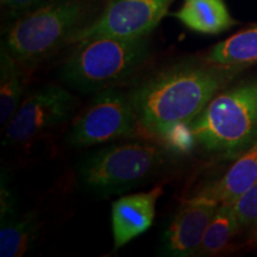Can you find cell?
I'll list each match as a JSON object with an SVG mask.
<instances>
[{
	"instance_id": "obj_1",
	"label": "cell",
	"mask_w": 257,
	"mask_h": 257,
	"mask_svg": "<svg viewBox=\"0 0 257 257\" xmlns=\"http://www.w3.org/2000/svg\"><path fill=\"white\" fill-rule=\"evenodd\" d=\"M238 69L186 59L148 75L127 95L141 126L168 141L189 126Z\"/></svg>"
},
{
	"instance_id": "obj_2",
	"label": "cell",
	"mask_w": 257,
	"mask_h": 257,
	"mask_svg": "<svg viewBox=\"0 0 257 257\" xmlns=\"http://www.w3.org/2000/svg\"><path fill=\"white\" fill-rule=\"evenodd\" d=\"M60 76L82 93L114 87L134 75L150 55L148 36L96 37L78 42Z\"/></svg>"
},
{
	"instance_id": "obj_3",
	"label": "cell",
	"mask_w": 257,
	"mask_h": 257,
	"mask_svg": "<svg viewBox=\"0 0 257 257\" xmlns=\"http://www.w3.org/2000/svg\"><path fill=\"white\" fill-rule=\"evenodd\" d=\"M189 131L204 152L224 157L243 154L257 140V81L217 94Z\"/></svg>"
},
{
	"instance_id": "obj_4",
	"label": "cell",
	"mask_w": 257,
	"mask_h": 257,
	"mask_svg": "<svg viewBox=\"0 0 257 257\" xmlns=\"http://www.w3.org/2000/svg\"><path fill=\"white\" fill-rule=\"evenodd\" d=\"M168 157L167 149L153 143L115 144L86 156L78 175L86 188L100 197L121 194L156 176Z\"/></svg>"
},
{
	"instance_id": "obj_5",
	"label": "cell",
	"mask_w": 257,
	"mask_h": 257,
	"mask_svg": "<svg viewBox=\"0 0 257 257\" xmlns=\"http://www.w3.org/2000/svg\"><path fill=\"white\" fill-rule=\"evenodd\" d=\"M86 15L82 0H51L22 16L6 34V47L22 66L34 67L53 55L80 30Z\"/></svg>"
},
{
	"instance_id": "obj_6",
	"label": "cell",
	"mask_w": 257,
	"mask_h": 257,
	"mask_svg": "<svg viewBox=\"0 0 257 257\" xmlns=\"http://www.w3.org/2000/svg\"><path fill=\"white\" fill-rule=\"evenodd\" d=\"M137 125L140 121L127 93L110 87L96 93L91 104L76 118L67 135V142L83 148L133 137Z\"/></svg>"
},
{
	"instance_id": "obj_7",
	"label": "cell",
	"mask_w": 257,
	"mask_h": 257,
	"mask_svg": "<svg viewBox=\"0 0 257 257\" xmlns=\"http://www.w3.org/2000/svg\"><path fill=\"white\" fill-rule=\"evenodd\" d=\"M78 107V99L57 85L32 89L22 100L6 126L4 146L23 143L48 128L67 123Z\"/></svg>"
},
{
	"instance_id": "obj_8",
	"label": "cell",
	"mask_w": 257,
	"mask_h": 257,
	"mask_svg": "<svg viewBox=\"0 0 257 257\" xmlns=\"http://www.w3.org/2000/svg\"><path fill=\"white\" fill-rule=\"evenodd\" d=\"M174 0H111L100 17L75 32L69 43L96 37L148 36Z\"/></svg>"
},
{
	"instance_id": "obj_9",
	"label": "cell",
	"mask_w": 257,
	"mask_h": 257,
	"mask_svg": "<svg viewBox=\"0 0 257 257\" xmlns=\"http://www.w3.org/2000/svg\"><path fill=\"white\" fill-rule=\"evenodd\" d=\"M218 205L217 201L199 194L181 202L162 232V255L172 257L198 255Z\"/></svg>"
},
{
	"instance_id": "obj_10",
	"label": "cell",
	"mask_w": 257,
	"mask_h": 257,
	"mask_svg": "<svg viewBox=\"0 0 257 257\" xmlns=\"http://www.w3.org/2000/svg\"><path fill=\"white\" fill-rule=\"evenodd\" d=\"M163 194V187L156 186L148 192L125 195L112 204V233L114 250L150 229L155 219L156 204Z\"/></svg>"
},
{
	"instance_id": "obj_11",
	"label": "cell",
	"mask_w": 257,
	"mask_h": 257,
	"mask_svg": "<svg viewBox=\"0 0 257 257\" xmlns=\"http://www.w3.org/2000/svg\"><path fill=\"white\" fill-rule=\"evenodd\" d=\"M257 180V140L236 160L232 167L213 184L205 186L197 194L218 204H234Z\"/></svg>"
},
{
	"instance_id": "obj_12",
	"label": "cell",
	"mask_w": 257,
	"mask_h": 257,
	"mask_svg": "<svg viewBox=\"0 0 257 257\" xmlns=\"http://www.w3.org/2000/svg\"><path fill=\"white\" fill-rule=\"evenodd\" d=\"M174 17L191 30L208 35L219 34L236 23L224 0H184Z\"/></svg>"
},
{
	"instance_id": "obj_13",
	"label": "cell",
	"mask_w": 257,
	"mask_h": 257,
	"mask_svg": "<svg viewBox=\"0 0 257 257\" xmlns=\"http://www.w3.org/2000/svg\"><path fill=\"white\" fill-rule=\"evenodd\" d=\"M40 220L34 211L2 220L0 256L19 257L31 249L40 234Z\"/></svg>"
},
{
	"instance_id": "obj_14",
	"label": "cell",
	"mask_w": 257,
	"mask_h": 257,
	"mask_svg": "<svg viewBox=\"0 0 257 257\" xmlns=\"http://www.w3.org/2000/svg\"><path fill=\"white\" fill-rule=\"evenodd\" d=\"M22 64L2 46L0 54V124L4 126L18 110L24 93Z\"/></svg>"
},
{
	"instance_id": "obj_15",
	"label": "cell",
	"mask_w": 257,
	"mask_h": 257,
	"mask_svg": "<svg viewBox=\"0 0 257 257\" xmlns=\"http://www.w3.org/2000/svg\"><path fill=\"white\" fill-rule=\"evenodd\" d=\"M206 60L225 67L257 63V25L218 43L212 48Z\"/></svg>"
},
{
	"instance_id": "obj_16",
	"label": "cell",
	"mask_w": 257,
	"mask_h": 257,
	"mask_svg": "<svg viewBox=\"0 0 257 257\" xmlns=\"http://www.w3.org/2000/svg\"><path fill=\"white\" fill-rule=\"evenodd\" d=\"M238 230L233 204H219L208 224L197 256L221 251Z\"/></svg>"
},
{
	"instance_id": "obj_17",
	"label": "cell",
	"mask_w": 257,
	"mask_h": 257,
	"mask_svg": "<svg viewBox=\"0 0 257 257\" xmlns=\"http://www.w3.org/2000/svg\"><path fill=\"white\" fill-rule=\"evenodd\" d=\"M239 230L257 224V180L233 204Z\"/></svg>"
},
{
	"instance_id": "obj_18",
	"label": "cell",
	"mask_w": 257,
	"mask_h": 257,
	"mask_svg": "<svg viewBox=\"0 0 257 257\" xmlns=\"http://www.w3.org/2000/svg\"><path fill=\"white\" fill-rule=\"evenodd\" d=\"M42 0H2L3 8L11 14H28V11L35 9Z\"/></svg>"
}]
</instances>
